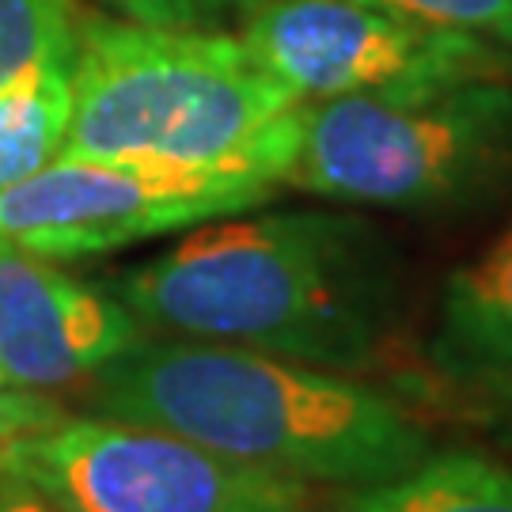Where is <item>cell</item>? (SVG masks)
I'll return each instance as SVG.
<instances>
[{"mask_svg":"<svg viewBox=\"0 0 512 512\" xmlns=\"http://www.w3.org/2000/svg\"><path fill=\"white\" fill-rule=\"evenodd\" d=\"M57 418H61V410L46 395L16 391L0 376V452H4V444H12L23 433H35V429H42V425H50Z\"/></svg>","mask_w":512,"mask_h":512,"instance_id":"15","label":"cell"},{"mask_svg":"<svg viewBox=\"0 0 512 512\" xmlns=\"http://www.w3.org/2000/svg\"><path fill=\"white\" fill-rule=\"evenodd\" d=\"M281 186L406 213L490 202L512 186V88L471 76L300 103Z\"/></svg>","mask_w":512,"mask_h":512,"instance_id":"4","label":"cell"},{"mask_svg":"<svg viewBox=\"0 0 512 512\" xmlns=\"http://www.w3.org/2000/svg\"><path fill=\"white\" fill-rule=\"evenodd\" d=\"M95 414L152 425L293 478L372 486L429 456L418 421L346 372L220 342L141 334L88 380Z\"/></svg>","mask_w":512,"mask_h":512,"instance_id":"2","label":"cell"},{"mask_svg":"<svg viewBox=\"0 0 512 512\" xmlns=\"http://www.w3.org/2000/svg\"><path fill=\"white\" fill-rule=\"evenodd\" d=\"M296 118L300 99L239 35L84 16L61 156L247 171L281 186Z\"/></svg>","mask_w":512,"mask_h":512,"instance_id":"3","label":"cell"},{"mask_svg":"<svg viewBox=\"0 0 512 512\" xmlns=\"http://www.w3.org/2000/svg\"><path fill=\"white\" fill-rule=\"evenodd\" d=\"M277 190L247 171H183L137 160H54L0 190V239L46 258L107 255L141 239L251 213Z\"/></svg>","mask_w":512,"mask_h":512,"instance_id":"6","label":"cell"},{"mask_svg":"<svg viewBox=\"0 0 512 512\" xmlns=\"http://www.w3.org/2000/svg\"><path fill=\"white\" fill-rule=\"evenodd\" d=\"M372 4L425 27L471 35L512 57V0H372Z\"/></svg>","mask_w":512,"mask_h":512,"instance_id":"13","label":"cell"},{"mask_svg":"<svg viewBox=\"0 0 512 512\" xmlns=\"http://www.w3.org/2000/svg\"><path fill=\"white\" fill-rule=\"evenodd\" d=\"M145 330L114 293L0 239V376L31 395L88 384Z\"/></svg>","mask_w":512,"mask_h":512,"instance_id":"8","label":"cell"},{"mask_svg":"<svg viewBox=\"0 0 512 512\" xmlns=\"http://www.w3.org/2000/svg\"><path fill=\"white\" fill-rule=\"evenodd\" d=\"M334 512H512V471L494 459L448 452L361 486Z\"/></svg>","mask_w":512,"mask_h":512,"instance_id":"10","label":"cell"},{"mask_svg":"<svg viewBox=\"0 0 512 512\" xmlns=\"http://www.w3.org/2000/svg\"><path fill=\"white\" fill-rule=\"evenodd\" d=\"M0 512H57V509L46 505L31 486H23L19 478L0 471Z\"/></svg>","mask_w":512,"mask_h":512,"instance_id":"16","label":"cell"},{"mask_svg":"<svg viewBox=\"0 0 512 512\" xmlns=\"http://www.w3.org/2000/svg\"><path fill=\"white\" fill-rule=\"evenodd\" d=\"M239 38L300 103L497 76L512 61L372 0H255Z\"/></svg>","mask_w":512,"mask_h":512,"instance_id":"7","label":"cell"},{"mask_svg":"<svg viewBox=\"0 0 512 512\" xmlns=\"http://www.w3.org/2000/svg\"><path fill=\"white\" fill-rule=\"evenodd\" d=\"M73 122V69H42L0 88V190L50 167Z\"/></svg>","mask_w":512,"mask_h":512,"instance_id":"11","label":"cell"},{"mask_svg":"<svg viewBox=\"0 0 512 512\" xmlns=\"http://www.w3.org/2000/svg\"><path fill=\"white\" fill-rule=\"evenodd\" d=\"M0 471L57 512H308L304 482L270 475L194 440L118 418H69L23 433Z\"/></svg>","mask_w":512,"mask_h":512,"instance_id":"5","label":"cell"},{"mask_svg":"<svg viewBox=\"0 0 512 512\" xmlns=\"http://www.w3.org/2000/svg\"><path fill=\"white\" fill-rule=\"evenodd\" d=\"M80 23L76 0H0V88L42 69H73Z\"/></svg>","mask_w":512,"mask_h":512,"instance_id":"12","label":"cell"},{"mask_svg":"<svg viewBox=\"0 0 512 512\" xmlns=\"http://www.w3.org/2000/svg\"><path fill=\"white\" fill-rule=\"evenodd\" d=\"M433 361L456 380L512 376V228L444 281Z\"/></svg>","mask_w":512,"mask_h":512,"instance_id":"9","label":"cell"},{"mask_svg":"<svg viewBox=\"0 0 512 512\" xmlns=\"http://www.w3.org/2000/svg\"><path fill=\"white\" fill-rule=\"evenodd\" d=\"M141 330L361 372L395 319V281L365 220L346 213L220 217L118 277Z\"/></svg>","mask_w":512,"mask_h":512,"instance_id":"1","label":"cell"},{"mask_svg":"<svg viewBox=\"0 0 512 512\" xmlns=\"http://www.w3.org/2000/svg\"><path fill=\"white\" fill-rule=\"evenodd\" d=\"M110 12L152 27H209L251 0H103Z\"/></svg>","mask_w":512,"mask_h":512,"instance_id":"14","label":"cell"}]
</instances>
